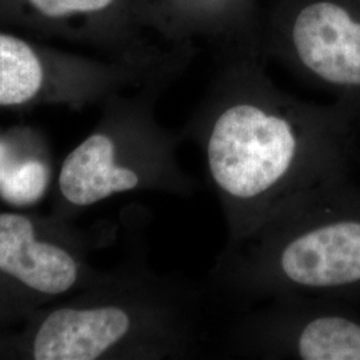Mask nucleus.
<instances>
[{
	"mask_svg": "<svg viewBox=\"0 0 360 360\" xmlns=\"http://www.w3.org/2000/svg\"><path fill=\"white\" fill-rule=\"evenodd\" d=\"M230 96L186 138L203 158L227 242H236L297 198L351 175L358 150L334 117L259 92Z\"/></svg>",
	"mask_w": 360,
	"mask_h": 360,
	"instance_id": "1",
	"label": "nucleus"
},
{
	"mask_svg": "<svg viewBox=\"0 0 360 360\" xmlns=\"http://www.w3.org/2000/svg\"><path fill=\"white\" fill-rule=\"evenodd\" d=\"M203 290L129 262L39 309L18 331V360L193 359L203 345Z\"/></svg>",
	"mask_w": 360,
	"mask_h": 360,
	"instance_id": "2",
	"label": "nucleus"
},
{
	"mask_svg": "<svg viewBox=\"0 0 360 360\" xmlns=\"http://www.w3.org/2000/svg\"><path fill=\"white\" fill-rule=\"evenodd\" d=\"M210 287L239 306L275 296L342 300L360 309V181L354 172L276 211L227 242Z\"/></svg>",
	"mask_w": 360,
	"mask_h": 360,
	"instance_id": "3",
	"label": "nucleus"
},
{
	"mask_svg": "<svg viewBox=\"0 0 360 360\" xmlns=\"http://www.w3.org/2000/svg\"><path fill=\"white\" fill-rule=\"evenodd\" d=\"M178 142L156 124L147 102L111 95L98 124L60 165L53 214L70 219L126 193L193 196L199 181L181 167Z\"/></svg>",
	"mask_w": 360,
	"mask_h": 360,
	"instance_id": "4",
	"label": "nucleus"
},
{
	"mask_svg": "<svg viewBox=\"0 0 360 360\" xmlns=\"http://www.w3.org/2000/svg\"><path fill=\"white\" fill-rule=\"evenodd\" d=\"M91 238L60 215L0 205V327L99 281L105 271L91 266Z\"/></svg>",
	"mask_w": 360,
	"mask_h": 360,
	"instance_id": "5",
	"label": "nucleus"
},
{
	"mask_svg": "<svg viewBox=\"0 0 360 360\" xmlns=\"http://www.w3.org/2000/svg\"><path fill=\"white\" fill-rule=\"evenodd\" d=\"M226 355L251 359L360 360L359 307L315 296H275L245 311Z\"/></svg>",
	"mask_w": 360,
	"mask_h": 360,
	"instance_id": "6",
	"label": "nucleus"
},
{
	"mask_svg": "<svg viewBox=\"0 0 360 360\" xmlns=\"http://www.w3.org/2000/svg\"><path fill=\"white\" fill-rule=\"evenodd\" d=\"M129 74L0 27V112L82 108L107 99Z\"/></svg>",
	"mask_w": 360,
	"mask_h": 360,
	"instance_id": "7",
	"label": "nucleus"
},
{
	"mask_svg": "<svg viewBox=\"0 0 360 360\" xmlns=\"http://www.w3.org/2000/svg\"><path fill=\"white\" fill-rule=\"evenodd\" d=\"M296 56L311 75L336 89L360 90V23L331 1L304 7L292 30Z\"/></svg>",
	"mask_w": 360,
	"mask_h": 360,
	"instance_id": "8",
	"label": "nucleus"
},
{
	"mask_svg": "<svg viewBox=\"0 0 360 360\" xmlns=\"http://www.w3.org/2000/svg\"><path fill=\"white\" fill-rule=\"evenodd\" d=\"M117 0H0V27L44 38L89 40Z\"/></svg>",
	"mask_w": 360,
	"mask_h": 360,
	"instance_id": "9",
	"label": "nucleus"
},
{
	"mask_svg": "<svg viewBox=\"0 0 360 360\" xmlns=\"http://www.w3.org/2000/svg\"><path fill=\"white\" fill-rule=\"evenodd\" d=\"M51 179L50 154L35 129L27 127L0 132V198L16 205L37 202Z\"/></svg>",
	"mask_w": 360,
	"mask_h": 360,
	"instance_id": "10",
	"label": "nucleus"
}]
</instances>
